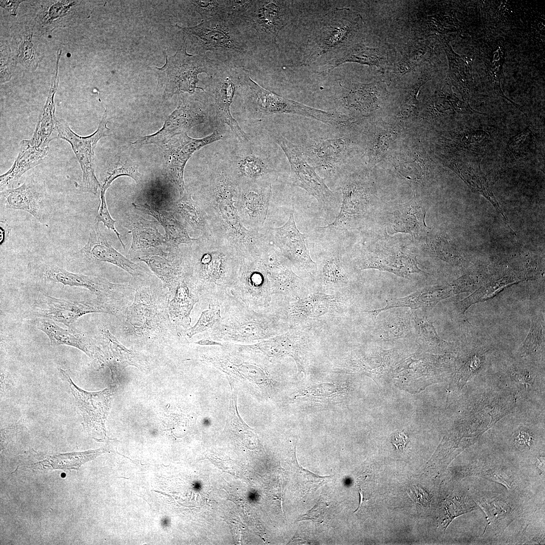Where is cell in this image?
Segmentation results:
<instances>
[{
  "mask_svg": "<svg viewBox=\"0 0 545 545\" xmlns=\"http://www.w3.org/2000/svg\"><path fill=\"white\" fill-rule=\"evenodd\" d=\"M239 189L234 178L217 174L210 183L208 198L199 205L206 214L212 240L241 260L259 255L269 241L263 229H247L243 224L234 205Z\"/></svg>",
  "mask_w": 545,
  "mask_h": 545,
  "instance_id": "1",
  "label": "cell"
},
{
  "mask_svg": "<svg viewBox=\"0 0 545 545\" xmlns=\"http://www.w3.org/2000/svg\"><path fill=\"white\" fill-rule=\"evenodd\" d=\"M187 277L192 289L209 304L231 300L230 290L240 260L231 251L202 235L190 246Z\"/></svg>",
  "mask_w": 545,
  "mask_h": 545,
  "instance_id": "2",
  "label": "cell"
},
{
  "mask_svg": "<svg viewBox=\"0 0 545 545\" xmlns=\"http://www.w3.org/2000/svg\"><path fill=\"white\" fill-rule=\"evenodd\" d=\"M176 26L197 54L212 51L221 62L243 66L241 63L253 49L249 29L232 14L202 20L193 27Z\"/></svg>",
  "mask_w": 545,
  "mask_h": 545,
  "instance_id": "3",
  "label": "cell"
},
{
  "mask_svg": "<svg viewBox=\"0 0 545 545\" xmlns=\"http://www.w3.org/2000/svg\"><path fill=\"white\" fill-rule=\"evenodd\" d=\"M365 25L361 16L348 8H335L315 24L301 65L309 66L322 58L360 43Z\"/></svg>",
  "mask_w": 545,
  "mask_h": 545,
  "instance_id": "4",
  "label": "cell"
},
{
  "mask_svg": "<svg viewBox=\"0 0 545 545\" xmlns=\"http://www.w3.org/2000/svg\"><path fill=\"white\" fill-rule=\"evenodd\" d=\"M236 91L243 99L247 112L253 118L261 119L275 114L297 115L338 127L342 121L340 112L325 111L287 99L267 90L253 81L244 66L237 68Z\"/></svg>",
  "mask_w": 545,
  "mask_h": 545,
  "instance_id": "5",
  "label": "cell"
},
{
  "mask_svg": "<svg viewBox=\"0 0 545 545\" xmlns=\"http://www.w3.org/2000/svg\"><path fill=\"white\" fill-rule=\"evenodd\" d=\"M228 305L227 315L211 329L210 337L215 341L251 343L290 330L275 314L258 313L240 304Z\"/></svg>",
  "mask_w": 545,
  "mask_h": 545,
  "instance_id": "6",
  "label": "cell"
},
{
  "mask_svg": "<svg viewBox=\"0 0 545 545\" xmlns=\"http://www.w3.org/2000/svg\"><path fill=\"white\" fill-rule=\"evenodd\" d=\"M186 42L184 40L181 47L175 54L166 57L165 65L161 68H156L158 76V87L164 86L163 101L170 99L175 94L187 92L194 94L197 87L198 75L204 73L208 76L214 74L223 62L211 59L206 53L195 55L187 52Z\"/></svg>",
  "mask_w": 545,
  "mask_h": 545,
  "instance_id": "7",
  "label": "cell"
},
{
  "mask_svg": "<svg viewBox=\"0 0 545 545\" xmlns=\"http://www.w3.org/2000/svg\"><path fill=\"white\" fill-rule=\"evenodd\" d=\"M275 141L286 155L291 168L288 183L292 187L305 190L317 201L321 216L326 221L337 216L340 202L336 194L327 186L325 180L315 171L299 146L282 136L275 137Z\"/></svg>",
  "mask_w": 545,
  "mask_h": 545,
  "instance_id": "8",
  "label": "cell"
},
{
  "mask_svg": "<svg viewBox=\"0 0 545 545\" xmlns=\"http://www.w3.org/2000/svg\"><path fill=\"white\" fill-rule=\"evenodd\" d=\"M293 1L246 0L236 14L247 26L254 30L263 45L274 47L280 31L291 22L293 15Z\"/></svg>",
  "mask_w": 545,
  "mask_h": 545,
  "instance_id": "9",
  "label": "cell"
},
{
  "mask_svg": "<svg viewBox=\"0 0 545 545\" xmlns=\"http://www.w3.org/2000/svg\"><path fill=\"white\" fill-rule=\"evenodd\" d=\"M214 114L207 94L192 95L178 94L177 108L165 120L155 133L142 137L132 142L135 146L148 144L162 146L173 137L187 133L191 128L206 122Z\"/></svg>",
  "mask_w": 545,
  "mask_h": 545,
  "instance_id": "10",
  "label": "cell"
},
{
  "mask_svg": "<svg viewBox=\"0 0 545 545\" xmlns=\"http://www.w3.org/2000/svg\"><path fill=\"white\" fill-rule=\"evenodd\" d=\"M339 188L343 198L340 211L332 222L320 228L342 238L346 233L363 226L372 207V195L369 184L358 176L343 178Z\"/></svg>",
  "mask_w": 545,
  "mask_h": 545,
  "instance_id": "11",
  "label": "cell"
},
{
  "mask_svg": "<svg viewBox=\"0 0 545 545\" xmlns=\"http://www.w3.org/2000/svg\"><path fill=\"white\" fill-rule=\"evenodd\" d=\"M230 294L233 302L253 309L269 305L273 295L267 269L260 255L240 260Z\"/></svg>",
  "mask_w": 545,
  "mask_h": 545,
  "instance_id": "12",
  "label": "cell"
},
{
  "mask_svg": "<svg viewBox=\"0 0 545 545\" xmlns=\"http://www.w3.org/2000/svg\"><path fill=\"white\" fill-rule=\"evenodd\" d=\"M106 111L96 131L87 136H82L75 133L68 124L63 120L57 119V138H61L70 143L80 164L82 173V188L86 192L96 195L101 184L98 182L94 171V150L98 141L102 138L110 136L111 131L107 126Z\"/></svg>",
  "mask_w": 545,
  "mask_h": 545,
  "instance_id": "13",
  "label": "cell"
},
{
  "mask_svg": "<svg viewBox=\"0 0 545 545\" xmlns=\"http://www.w3.org/2000/svg\"><path fill=\"white\" fill-rule=\"evenodd\" d=\"M358 250L355 260L359 269L374 268L403 278L422 272L416 255L397 244L364 243Z\"/></svg>",
  "mask_w": 545,
  "mask_h": 545,
  "instance_id": "14",
  "label": "cell"
},
{
  "mask_svg": "<svg viewBox=\"0 0 545 545\" xmlns=\"http://www.w3.org/2000/svg\"><path fill=\"white\" fill-rule=\"evenodd\" d=\"M293 203L289 219L282 227H264L270 243L300 272L313 282L316 263L310 256L306 244L308 236L298 229L294 217Z\"/></svg>",
  "mask_w": 545,
  "mask_h": 545,
  "instance_id": "15",
  "label": "cell"
},
{
  "mask_svg": "<svg viewBox=\"0 0 545 545\" xmlns=\"http://www.w3.org/2000/svg\"><path fill=\"white\" fill-rule=\"evenodd\" d=\"M62 379L67 382L81 415L84 428L92 437L99 439L106 435L105 422L113 399L115 389L110 387L98 392H88L78 387L67 370L59 369Z\"/></svg>",
  "mask_w": 545,
  "mask_h": 545,
  "instance_id": "16",
  "label": "cell"
},
{
  "mask_svg": "<svg viewBox=\"0 0 545 545\" xmlns=\"http://www.w3.org/2000/svg\"><path fill=\"white\" fill-rule=\"evenodd\" d=\"M237 66L223 63L214 74L208 76L205 92L208 95L217 121L227 124L237 137L244 142L248 137L233 117L230 111L236 91Z\"/></svg>",
  "mask_w": 545,
  "mask_h": 545,
  "instance_id": "17",
  "label": "cell"
},
{
  "mask_svg": "<svg viewBox=\"0 0 545 545\" xmlns=\"http://www.w3.org/2000/svg\"><path fill=\"white\" fill-rule=\"evenodd\" d=\"M31 316L48 319L70 326L80 317L90 313H117V309L103 301H76L39 295L29 310Z\"/></svg>",
  "mask_w": 545,
  "mask_h": 545,
  "instance_id": "18",
  "label": "cell"
},
{
  "mask_svg": "<svg viewBox=\"0 0 545 545\" xmlns=\"http://www.w3.org/2000/svg\"><path fill=\"white\" fill-rule=\"evenodd\" d=\"M318 290L293 300L276 311V316L289 327L295 324L307 326L311 323L326 321L339 311L343 302L340 297Z\"/></svg>",
  "mask_w": 545,
  "mask_h": 545,
  "instance_id": "19",
  "label": "cell"
},
{
  "mask_svg": "<svg viewBox=\"0 0 545 545\" xmlns=\"http://www.w3.org/2000/svg\"><path fill=\"white\" fill-rule=\"evenodd\" d=\"M224 138V135L217 130L201 138H192L184 133L173 137L161 146L165 174L179 191L180 197L186 192L183 177L188 160L202 147Z\"/></svg>",
  "mask_w": 545,
  "mask_h": 545,
  "instance_id": "20",
  "label": "cell"
},
{
  "mask_svg": "<svg viewBox=\"0 0 545 545\" xmlns=\"http://www.w3.org/2000/svg\"><path fill=\"white\" fill-rule=\"evenodd\" d=\"M31 266L45 282L84 288L102 299H119L129 290L125 284L113 283L104 278L73 272L56 264L41 263Z\"/></svg>",
  "mask_w": 545,
  "mask_h": 545,
  "instance_id": "21",
  "label": "cell"
},
{
  "mask_svg": "<svg viewBox=\"0 0 545 545\" xmlns=\"http://www.w3.org/2000/svg\"><path fill=\"white\" fill-rule=\"evenodd\" d=\"M260 257L265 263L271 283L272 295L278 294L295 300L308 293L309 285L292 269L289 261L270 243Z\"/></svg>",
  "mask_w": 545,
  "mask_h": 545,
  "instance_id": "22",
  "label": "cell"
},
{
  "mask_svg": "<svg viewBox=\"0 0 545 545\" xmlns=\"http://www.w3.org/2000/svg\"><path fill=\"white\" fill-rule=\"evenodd\" d=\"M149 249L136 251L137 258L145 262L169 291L175 294L179 282L187 276V254L185 256L179 248L171 247L168 252L158 247Z\"/></svg>",
  "mask_w": 545,
  "mask_h": 545,
  "instance_id": "23",
  "label": "cell"
},
{
  "mask_svg": "<svg viewBox=\"0 0 545 545\" xmlns=\"http://www.w3.org/2000/svg\"><path fill=\"white\" fill-rule=\"evenodd\" d=\"M308 342V337L302 332L292 329L254 344L235 346L240 350L257 352L270 358L291 357L296 362L298 373L306 376L303 356Z\"/></svg>",
  "mask_w": 545,
  "mask_h": 545,
  "instance_id": "24",
  "label": "cell"
},
{
  "mask_svg": "<svg viewBox=\"0 0 545 545\" xmlns=\"http://www.w3.org/2000/svg\"><path fill=\"white\" fill-rule=\"evenodd\" d=\"M394 50L388 46L369 47L360 43L323 58L320 61L319 68L316 70L319 74L326 75L340 65L348 62L357 63L369 66L387 69L392 65L391 57Z\"/></svg>",
  "mask_w": 545,
  "mask_h": 545,
  "instance_id": "25",
  "label": "cell"
},
{
  "mask_svg": "<svg viewBox=\"0 0 545 545\" xmlns=\"http://www.w3.org/2000/svg\"><path fill=\"white\" fill-rule=\"evenodd\" d=\"M76 254L96 262H108L127 271L135 278L144 276L145 271L138 265L115 249L100 231L99 223H95L89 231L86 244Z\"/></svg>",
  "mask_w": 545,
  "mask_h": 545,
  "instance_id": "26",
  "label": "cell"
},
{
  "mask_svg": "<svg viewBox=\"0 0 545 545\" xmlns=\"http://www.w3.org/2000/svg\"><path fill=\"white\" fill-rule=\"evenodd\" d=\"M252 184L242 188L239 186L236 204L244 225L260 231L264 227L267 214L271 185Z\"/></svg>",
  "mask_w": 545,
  "mask_h": 545,
  "instance_id": "27",
  "label": "cell"
},
{
  "mask_svg": "<svg viewBox=\"0 0 545 545\" xmlns=\"http://www.w3.org/2000/svg\"><path fill=\"white\" fill-rule=\"evenodd\" d=\"M42 2L34 23V30L39 34L51 33L57 28L68 27L79 22L84 2L47 1Z\"/></svg>",
  "mask_w": 545,
  "mask_h": 545,
  "instance_id": "28",
  "label": "cell"
},
{
  "mask_svg": "<svg viewBox=\"0 0 545 545\" xmlns=\"http://www.w3.org/2000/svg\"><path fill=\"white\" fill-rule=\"evenodd\" d=\"M1 203L6 208L27 212L42 223L48 215L43 189L33 180L1 191Z\"/></svg>",
  "mask_w": 545,
  "mask_h": 545,
  "instance_id": "29",
  "label": "cell"
},
{
  "mask_svg": "<svg viewBox=\"0 0 545 545\" xmlns=\"http://www.w3.org/2000/svg\"><path fill=\"white\" fill-rule=\"evenodd\" d=\"M148 288L136 290L132 304L127 309L128 324L139 334H148L158 330L164 316Z\"/></svg>",
  "mask_w": 545,
  "mask_h": 545,
  "instance_id": "30",
  "label": "cell"
},
{
  "mask_svg": "<svg viewBox=\"0 0 545 545\" xmlns=\"http://www.w3.org/2000/svg\"><path fill=\"white\" fill-rule=\"evenodd\" d=\"M35 325L48 337L51 346L67 345L73 347L85 353L99 366L105 365L101 349L87 336L62 328L48 319L37 318Z\"/></svg>",
  "mask_w": 545,
  "mask_h": 545,
  "instance_id": "31",
  "label": "cell"
},
{
  "mask_svg": "<svg viewBox=\"0 0 545 545\" xmlns=\"http://www.w3.org/2000/svg\"><path fill=\"white\" fill-rule=\"evenodd\" d=\"M347 145L341 138H311L300 148L311 160L315 168L321 169L330 175L336 176V172L346 154Z\"/></svg>",
  "mask_w": 545,
  "mask_h": 545,
  "instance_id": "32",
  "label": "cell"
},
{
  "mask_svg": "<svg viewBox=\"0 0 545 545\" xmlns=\"http://www.w3.org/2000/svg\"><path fill=\"white\" fill-rule=\"evenodd\" d=\"M425 209L420 201L412 200L402 204L390 213L388 232L409 234L416 239L425 237L430 229L425 224Z\"/></svg>",
  "mask_w": 545,
  "mask_h": 545,
  "instance_id": "33",
  "label": "cell"
},
{
  "mask_svg": "<svg viewBox=\"0 0 545 545\" xmlns=\"http://www.w3.org/2000/svg\"><path fill=\"white\" fill-rule=\"evenodd\" d=\"M342 88L340 100L348 110L364 115L379 107L380 95L384 92L379 82L351 83Z\"/></svg>",
  "mask_w": 545,
  "mask_h": 545,
  "instance_id": "34",
  "label": "cell"
},
{
  "mask_svg": "<svg viewBox=\"0 0 545 545\" xmlns=\"http://www.w3.org/2000/svg\"><path fill=\"white\" fill-rule=\"evenodd\" d=\"M455 294L451 283L424 288L412 294L399 298L386 300V305L382 308L364 312L371 314L375 318L381 311L392 308L408 307L412 309L433 308L439 301Z\"/></svg>",
  "mask_w": 545,
  "mask_h": 545,
  "instance_id": "35",
  "label": "cell"
},
{
  "mask_svg": "<svg viewBox=\"0 0 545 545\" xmlns=\"http://www.w3.org/2000/svg\"><path fill=\"white\" fill-rule=\"evenodd\" d=\"M49 149L32 145L29 140H23L12 167L0 176L1 191L14 188L26 172L42 162Z\"/></svg>",
  "mask_w": 545,
  "mask_h": 545,
  "instance_id": "36",
  "label": "cell"
},
{
  "mask_svg": "<svg viewBox=\"0 0 545 545\" xmlns=\"http://www.w3.org/2000/svg\"><path fill=\"white\" fill-rule=\"evenodd\" d=\"M132 236L129 254L149 248L170 246L165 236L159 232L156 223L142 216L131 214L128 216L124 226Z\"/></svg>",
  "mask_w": 545,
  "mask_h": 545,
  "instance_id": "37",
  "label": "cell"
},
{
  "mask_svg": "<svg viewBox=\"0 0 545 545\" xmlns=\"http://www.w3.org/2000/svg\"><path fill=\"white\" fill-rule=\"evenodd\" d=\"M13 56L16 64H20L28 71H34L39 63V57L32 37L34 25L19 22L11 27Z\"/></svg>",
  "mask_w": 545,
  "mask_h": 545,
  "instance_id": "38",
  "label": "cell"
},
{
  "mask_svg": "<svg viewBox=\"0 0 545 545\" xmlns=\"http://www.w3.org/2000/svg\"><path fill=\"white\" fill-rule=\"evenodd\" d=\"M135 208L154 217L164 228L165 237L170 247L179 248L181 244L191 246L197 239L191 238L185 226L169 212L147 203H132Z\"/></svg>",
  "mask_w": 545,
  "mask_h": 545,
  "instance_id": "39",
  "label": "cell"
},
{
  "mask_svg": "<svg viewBox=\"0 0 545 545\" xmlns=\"http://www.w3.org/2000/svg\"><path fill=\"white\" fill-rule=\"evenodd\" d=\"M101 336L105 365L110 368L113 378L128 366H139L137 354L120 343L108 329H102Z\"/></svg>",
  "mask_w": 545,
  "mask_h": 545,
  "instance_id": "40",
  "label": "cell"
},
{
  "mask_svg": "<svg viewBox=\"0 0 545 545\" xmlns=\"http://www.w3.org/2000/svg\"><path fill=\"white\" fill-rule=\"evenodd\" d=\"M58 80L54 79L48 96L43 106L30 142L37 147L49 149L50 142L56 138L53 134L56 131L57 119L55 115L54 96L57 90Z\"/></svg>",
  "mask_w": 545,
  "mask_h": 545,
  "instance_id": "41",
  "label": "cell"
},
{
  "mask_svg": "<svg viewBox=\"0 0 545 545\" xmlns=\"http://www.w3.org/2000/svg\"><path fill=\"white\" fill-rule=\"evenodd\" d=\"M185 279L179 282L174 296L168 304V309L171 322L187 329L190 326L191 312L195 304L199 302V298L190 290Z\"/></svg>",
  "mask_w": 545,
  "mask_h": 545,
  "instance_id": "42",
  "label": "cell"
},
{
  "mask_svg": "<svg viewBox=\"0 0 545 545\" xmlns=\"http://www.w3.org/2000/svg\"><path fill=\"white\" fill-rule=\"evenodd\" d=\"M176 211L193 229L202 232L207 239L212 240L211 231L206 214L199 204L195 201L191 195L187 192L174 203Z\"/></svg>",
  "mask_w": 545,
  "mask_h": 545,
  "instance_id": "43",
  "label": "cell"
},
{
  "mask_svg": "<svg viewBox=\"0 0 545 545\" xmlns=\"http://www.w3.org/2000/svg\"><path fill=\"white\" fill-rule=\"evenodd\" d=\"M475 193L480 194L494 205L496 208L504 217V220L508 224L507 219L502 212L497 201L490 190L484 178L479 170L476 171L471 165L452 162L449 166Z\"/></svg>",
  "mask_w": 545,
  "mask_h": 545,
  "instance_id": "44",
  "label": "cell"
},
{
  "mask_svg": "<svg viewBox=\"0 0 545 545\" xmlns=\"http://www.w3.org/2000/svg\"><path fill=\"white\" fill-rule=\"evenodd\" d=\"M343 388L330 383H322L307 386L297 391L292 399L295 402L298 400L307 401H329L342 393Z\"/></svg>",
  "mask_w": 545,
  "mask_h": 545,
  "instance_id": "45",
  "label": "cell"
},
{
  "mask_svg": "<svg viewBox=\"0 0 545 545\" xmlns=\"http://www.w3.org/2000/svg\"><path fill=\"white\" fill-rule=\"evenodd\" d=\"M517 281L511 276H506L500 280L489 283L459 302L457 307L461 313H464L472 304L493 297L506 286Z\"/></svg>",
  "mask_w": 545,
  "mask_h": 545,
  "instance_id": "46",
  "label": "cell"
},
{
  "mask_svg": "<svg viewBox=\"0 0 545 545\" xmlns=\"http://www.w3.org/2000/svg\"><path fill=\"white\" fill-rule=\"evenodd\" d=\"M195 10L201 15L202 20L231 14L234 9V0L189 1Z\"/></svg>",
  "mask_w": 545,
  "mask_h": 545,
  "instance_id": "47",
  "label": "cell"
},
{
  "mask_svg": "<svg viewBox=\"0 0 545 545\" xmlns=\"http://www.w3.org/2000/svg\"><path fill=\"white\" fill-rule=\"evenodd\" d=\"M124 176L132 178L137 183H140L142 180L141 175L136 165H133L129 160L124 161L119 159L107 173L103 182L101 185L100 194L105 195L107 189L112 182L117 178Z\"/></svg>",
  "mask_w": 545,
  "mask_h": 545,
  "instance_id": "48",
  "label": "cell"
},
{
  "mask_svg": "<svg viewBox=\"0 0 545 545\" xmlns=\"http://www.w3.org/2000/svg\"><path fill=\"white\" fill-rule=\"evenodd\" d=\"M221 318L220 306L209 304L208 308L202 312L196 323L188 329L186 335L191 338L196 334L211 330Z\"/></svg>",
  "mask_w": 545,
  "mask_h": 545,
  "instance_id": "49",
  "label": "cell"
},
{
  "mask_svg": "<svg viewBox=\"0 0 545 545\" xmlns=\"http://www.w3.org/2000/svg\"><path fill=\"white\" fill-rule=\"evenodd\" d=\"M414 320L416 332L421 341L429 342L431 344L434 343L439 346L446 345L447 342L439 337L432 323L428 321L426 317L420 318L415 316Z\"/></svg>",
  "mask_w": 545,
  "mask_h": 545,
  "instance_id": "50",
  "label": "cell"
},
{
  "mask_svg": "<svg viewBox=\"0 0 545 545\" xmlns=\"http://www.w3.org/2000/svg\"><path fill=\"white\" fill-rule=\"evenodd\" d=\"M542 335V327L540 323L536 319L532 318L530 331L520 349V355H527L536 350L541 344Z\"/></svg>",
  "mask_w": 545,
  "mask_h": 545,
  "instance_id": "51",
  "label": "cell"
},
{
  "mask_svg": "<svg viewBox=\"0 0 545 545\" xmlns=\"http://www.w3.org/2000/svg\"><path fill=\"white\" fill-rule=\"evenodd\" d=\"M428 80L427 76L423 74L418 78L417 82L409 89L401 106V115L406 116L415 112L418 104L417 94L420 87Z\"/></svg>",
  "mask_w": 545,
  "mask_h": 545,
  "instance_id": "52",
  "label": "cell"
},
{
  "mask_svg": "<svg viewBox=\"0 0 545 545\" xmlns=\"http://www.w3.org/2000/svg\"><path fill=\"white\" fill-rule=\"evenodd\" d=\"M16 65L10 47L7 41H1V82L9 81L12 76V69Z\"/></svg>",
  "mask_w": 545,
  "mask_h": 545,
  "instance_id": "53",
  "label": "cell"
},
{
  "mask_svg": "<svg viewBox=\"0 0 545 545\" xmlns=\"http://www.w3.org/2000/svg\"><path fill=\"white\" fill-rule=\"evenodd\" d=\"M418 65L405 56L397 63L392 64L387 69V78L390 81L396 80L406 74L415 70Z\"/></svg>",
  "mask_w": 545,
  "mask_h": 545,
  "instance_id": "54",
  "label": "cell"
},
{
  "mask_svg": "<svg viewBox=\"0 0 545 545\" xmlns=\"http://www.w3.org/2000/svg\"><path fill=\"white\" fill-rule=\"evenodd\" d=\"M410 497L416 503L422 506H427L430 502L428 494L418 486H414L410 490Z\"/></svg>",
  "mask_w": 545,
  "mask_h": 545,
  "instance_id": "55",
  "label": "cell"
},
{
  "mask_svg": "<svg viewBox=\"0 0 545 545\" xmlns=\"http://www.w3.org/2000/svg\"><path fill=\"white\" fill-rule=\"evenodd\" d=\"M514 441L520 447H530L532 442L531 434L525 429H519L516 433Z\"/></svg>",
  "mask_w": 545,
  "mask_h": 545,
  "instance_id": "56",
  "label": "cell"
},
{
  "mask_svg": "<svg viewBox=\"0 0 545 545\" xmlns=\"http://www.w3.org/2000/svg\"><path fill=\"white\" fill-rule=\"evenodd\" d=\"M530 131L528 129H526L523 132L512 138L509 143V147L515 149L519 148L530 137Z\"/></svg>",
  "mask_w": 545,
  "mask_h": 545,
  "instance_id": "57",
  "label": "cell"
},
{
  "mask_svg": "<svg viewBox=\"0 0 545 545\" xmlns=\"http://www.w3.org/2000/svg\"><path fill=\"white\" fill-rule=\"evenodd\" d=\"M393 444L398 449L403 450L408 442V439L404 432H397L392 438Z\"/></svg>",
  "mask_w": 545,
  "mask_h": 545,
  "instance_id": "58",
  "label": "cell"
},
{
  "mask_svg": "<svg viewBox=\"0 0 545 545\" xmlns=\"http://www.w3.org/2000/svg\"><path fill=\"white\" fill-rule=\"evenodd\" d=\"M23 1H1V6L8 11L11 15L16 16L19 5Z\"/></svg>",
  "mask_w": 545,
  "mask_h": 545,
  "instance_id": "59",
  "label": "cell"
},
{
  "mask_svg": "<svg viewBox=\"0 0 545 545\" xmlns=\"http://www.w3.org/2000/svg\"><path fill=\"white\" fill-rule=\"evenodd\" d=\"M195 344L202 346H223L222 343L212 339L210 337L200 340L196 342Z\"/></svg>",
  "mask_w": 545,
  "mask_h": 545,
  "instance_id": "60",
  "label": "cell"
},
{
  "mask_svg": "<svg viewBox=\"0 0 545 545\" xmlns=\"http://www.w3.org/2000/svg\"><path fill=\"white\" fill-rule=\"evenodd\" d=\"M62 476H65V474H64V473H63V474L62 473Z\"/></svg>",
  "mask_w": 545,
  "mask_h": 545,
  "instance_id": "61",
  "label": "cell"
}]
</instances>
